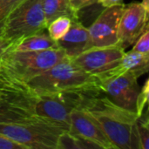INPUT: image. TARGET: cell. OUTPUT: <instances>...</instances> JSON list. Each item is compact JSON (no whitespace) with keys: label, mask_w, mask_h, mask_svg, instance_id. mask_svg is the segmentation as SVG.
Listing matches in <instances>:
<instances>
[{"label":"cell","mask_w":149,"mask_h":149,"mask_svg":"<svg viewBox=\"0 0 149 149\" xmlns=\"http://www.w3.org/2000/svg\"><path fill=\"white\" fill-rule=\"evenodd\" d=\"M0 149H26L22 145L0 134Z\"/></svg>","instance_id":"cb8c5ba5"},{"label":"cell","mask_w":149,"mask_h":149,"mask_svg":"<svg viewBox=\"0 0 149 149\" xmlns=\"http://www.w3.org/2000/svg\"><path fill=\"white\" fill-rule=\"evenodd\" d=\"M10 85L11 84L7 79H5L3 77V75L0 73V97L6 94L9 88L10 87Z\"/></svg>","instance_id":"484cf974"},{"label":"cell","mask_w":149,"mask_h":149,"mask_svg":"<svg viewBox=\"0 0 149 149\" xmlns=\"http://www.w3.org/2000/svg\"><path fill=\"white\" fill-rule=\"evenodd\" d=\"M149 11L141 3L125 5L118 28V43L126 50L133 45L141 34L148 27Z\"/></svg>","instance_id":"8fae6325"},{"label":"cell","mask_w":149,"mask_h":149,"mask_svg":"<svg viewBox=\"0 0 149 149\" xmlns=\"http://www.w3.org/2000/svg\"><path fill=\"white\" fill-rule=\"evenodd\" d=\"M14 47V44L3 39L2 37H0V58L1 57L10 49H12Z\"/></svg>","instance_id":"d4e9b609"},{"label":"cell","mask_w":149,"mask_h":149,"mask_svg":"<svg viewBox=\"0 0 149 149\" xmlns=\"http://www.w3.org/2000/svg\"><path fill=\"white\" fill-rule=\"evenodd\" d=\"M139 149L149 148V119L148 109L138 117L135 122Z\"/></svg>","instance_id":"d6986e66"},{"label":"cell","mask_w":149,"mask_h":149,"mask_svg":"<svg viewBox=\"0 0 149 149\" xmlns=\"http://www.w3.org/2000/svg\"><path fill=\"white\" fill-rule=\"evenodd\" d=\"M65 57L59 48L44 51L10 49L0 58V73L10 83L24 86Z\"/></svg>","instance_id":"3957f363"},{"label":"cell","mask_w":149,"mask_h":149,"mask_svg":"<svg viewBox=\"0 0 149 149\" xmlns=\"http://www.w3.org/2000/svg\"><path fill=\"white\" fill-rule=\"evenodd\" d=\"M62 128L40 119L21 123H0V134L26 149H57Z\"/></svg>","instance_id":"5b68a950"},{"label":"cell","mask_w":149,"mask_h":149,"mask_svg":"<svg viewBox=\"0 0 149 149\" xmlns=\"http://www.w3.org/2000/svg\"><path fill=\"white\" fill-rule=\"evenodd\" d=\"M42 5L46 27L52 20L62 16H67L73 21L79 20V14L72 10L69 0H42Z\"/></svg>","instance_id":"2e32d148"},{"label":"cell","mask_w":149,"mask_h":149,"mask_svg":"<svg viewBox=\"0 0 149 149\" xmlns=\"http://www.w3.org/2000/svg\"><path fill=\"white\" fill-rule=\"evenodd\" d=\"M123 3L105 7L99 17L88 27L90 45L107 46L118 43L119 22L125 8Z\"/></svg>","instance_id":"30bf717a"},{"label":"cell","mask_w":149,"mask_h":149,"mask_svg":"<svg viewBox=\"0 0 149 149\" xmlns=\"http://www.w3.org/2000/svg\"><path fill=\"white\" fill-rule=\"evenodd\" d=\"M58 48L57 42L51 38L46 29L18 41L12 48L17 51H44Z\"/></svg>","instance_id":"9a60e30c"},{"label":"cell","mask_w":149,"mask_h":149,"mask_svg":"<svg viewBox=\"0 0 149 149\" xmlns=\"http://www.w3.org/2000/svg\"><path fill=\"white\" fill-rule=\"evenodd\" d=\"M122 3H123V0H99L98 1V3L100 4V6H102L103 8L109 7V6L115 5V4H120Z\"/></svg>","instance_id":"4316f807"},{"label":"cell","mask_w":149,"mask_h":149,"mask_svg":"<svg viewBox=\"0 0 149 149\" xmlns=\"http://www.w3.org/2000/svg\"><path fill=\"white\" fill-rule=\"evenodd\" d=\"M141 4H142V6H143L147 10H148L149 11V0H142Z\"/></svg>","instance_id":"83f0119b"},{"label":"cell","mask_w":149,"mask_h":149,"mask_svg":"<svg viewBox=\"0 0 149 149\" xmlns=\"http://www.w3.org/2000/svg\"><path fill=\"white\" fill-rule=\"evenodd\" d=\"M100 122L115 149H139L135 122L136 113L111 102L103 94L93 97L86 107Z\"/></svg>","instance_id":"6da1fadb"},{"label":"cell","mask_w":149,"mask_h":149,"mask_svg":"<svg viewBox=\"0 0 149 149\" xmlns=\"http://www.w3.org/2000/svg\"><path fill=\"white\" fill-rule=\"evenodd\" d=\"M23 0H0V35L10 14Z\"/></svg>","instance_id":"ffe728a7"},{"label":"cell","mask_w":149,"mask_h":149,"mask_svg":"<svg viewBox=\"0 0 149 149\" xmlns=\"http://www.w3.org/2000/svg\"><path fill=\"white\" fill-rule=\"evenodd\" d=\"M98 1L99 0H69L72 10L78 14L83 9L89 7L94 3H98Z\"/></svg>","instance_id":"603a6c76"},{"label":"cell","mask_w":149,"mask_h":149,"mask_svg":"<svg viewBox=\"0 0 149 149\" xmlns=\"http://www.w3.org/2000/svg\"><path fill=\"white\" fill-rule=\"evenodd\" d=\"M148 94H149V80L147 79L142 86V88H141L139 95L137 97L136 101V113L138 116H141L142 113L144 112V109L148 102Z\"/></svg>","instance_id":"44dd1931"},{"label":"cell","mask_w":149,"mask_h":149,"mask_svg":"<svg viewBox=\"0 0 149 149\" xmlns=\"http://www.w3.org/2000/svg\"><path fill=\"white\" fill-rule=\"evenodd\" d=\"M100 93L118 107L136 113V101L140 93L138 78L131 72L119 75H96Z\"/></svg>","instance_id":"52a82bcc"},{"label":"cell","mask_w":149,"mask_h":149,"mask_svg":"<svg viewBox=\"0 0 149 149\" xmlns=\"http://www.w3.org/2000/svg\"><path fill=\"white\" fill-rule=\"evenodd\" d=\"M101 94L98 89H85L61 92L50 94L31 95L32 114L45 121L70 131V113L75 108H85L94 96Z\"/></svg>","instance_id":"277c9868"},{"label":"cell","mask_w":149,"mask_h":149,"mask_svg":"<svg viewBox=\"0 0 149 149\" xmlns=\"http://www.w3.org/2000/svg\"><path fill=\"white\" fill-rule=\"evenodd\" d=\"M57 44L66 57L73 58L91 48L88 28L79 20L73 21L67 33Z\"/></svg>","instance_id":"4fadbf2b"},{"label":"cell","mask_w":149,"mask_h":149,"mask_svg":"<svg viewBox=\"0 0 149 149\" xmlns=\"http://www.w3.org/2000/svg\"><path fill=\"white\" fill-rule=\"evenodd\" d=\"M97 145L100 148L115 149L100 122L87 110L75 108L70 113V131Z\"/></svg>","instance_id":"7c38bea8"},{"label":"cell","mask_w":149,"mask_h":149,"mask_svg":"<svg viewBox=\"0 0 149 149\" xmlns=\"http://www.w3.org/2000/svg\"><path fill=\"white\" fill-rule=\"evenodd\" d=\"M46 29L42 0H23L6 19L0 37L15 45Z\"/></svg>","instance_id":"8992f818"},{"label":"cell","mask_w":149,"mask_h":149,"mask_svg":"<svg viewBox=\"0 0 149 149\" xmlns=\"http://www.w3.org/2000/svg\"><path fill=\"white\" fill-rule=\"evenodd\" d=\"M125 52L120 45L91 47L72 58L86 72L96 76L116 67Z\"/></svg>","instance_id":"ba28073f"},{"label":"cell","mask_w":149,"mask_h":149,"mask_svg":"<svg viewBox=\"0 0 149 149\" xmlns=\"http://www.w3.org/2000/svg\"><path fill=\"white\" fill-rule=\"evenodd\" d=\"M30 104L31 96L26 89L11 84L6 94L0 97V123H21L38 119L32 114Z\"/></svg>","instance_id":"9c48e42d"},{"label":"cell","mask_w":149,"mask_h":149,"mask_svg":"<svg viewBox=\"0 0 149 149\" xmlns=\"http://www.w3.org/2000/svg\"><path fill=\"white\" fill-rule=\"evenodd\" d=\"M72 22L73 20L67 16L58 17L47 25L46 30L51 38L57 42L67 33Z\"/></svg>","instance_id":"ac0fdd59"},{"label":"cell","mask_w":149,"mask_h":149,"mask_svg":"<svg viewBox=\"0 0 149 149\" xmlns=\"http://www.w3.org/2000/svg\"><path fill=\"white\" fill-rule=\"evenodd\" d=\"M100 148L97 145L68 131H64L58 140L57 149Z\"/></svg>","instance_id":"e0dca14e"},{"label":"cell","mask_w":149,"mask_h":149,"mask_svg":"<svg viewBox=\"0 0 149 149\" xmlns=\"http://www.w3.org/2000/svg\"><path fill=\"white\" fill-rule=\"evenodd\" d=\"M133 51L143 53L149 54V29L148 27L145 29V31L141 34V36L136 39L134 44L133 45Z\"/></svg>","instance_id":"7402d4cb"},{"label":"cell","mask_w":149,"mask_h":149,"mask_svg":"<svg viewBox=\"0 0 149 149\" xmlns=\"http://www.w3.org/2000/svg\"><path fill=\"white\" fill-rule=\"evenodd\" d=\"M149 70V54H143L131 50L124 52L119 65L110 71L98 75L112 76L119 75L126 72H133L137 78L147 73Z\"/></svg>","instance_id":"5bb4252c"},{"label":"cell","mask_w":149,"mask_h":149,"mask_svg":"<svg viewBox=\"0 0 149 149\" xmlns=\"http://www.w3.org/2000/svg\"><path fill=\"white\" fill-rule=\"evenodd\" d=\"M23 86L31 95L73 90H100L97 77L83 71L72 58L66 56Z\"/></svg>","instance_id":"7a4b0ae2"}]
</instances>
